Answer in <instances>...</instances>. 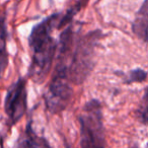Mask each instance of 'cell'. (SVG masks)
Listing matches in <instances>:
<instances>
[{
  "label": "cell",
  "mask_w": 148,
  "mask_h": 148,
  "mask_svg": "<svg viewBox=\"0 0 148 148\" xmlns=\"http://www.w3.org/2000/svg\"><path fill=\"white\" fill-rule=\"evenodd\" d=\"M137 117L142 124L148 125V86L144 90L141 103L137 110Z\"/></svg>",
  "instance_id": "cell-9"
},
{
  "label": "cell",
  "mask_w": 148,
  "mask_h": 148,
  "mask_svg": "<svg viewBox=\"0 0 148 148\" xmlns=\"http://www.w3.org/2000/svg\"><path fill=\"white\" fill-rule=\"evenodd\" d=\"M148 77V72L141 68H136L127 74L124 78V82L126 84H131V83H141L145 81Z\"/></svg>",
  "instance_id": "cell-8"
},
{
  "label": "cell",
  "mask_w": 148,
  "mask_h": 148,
  "mask_svg": "<svg viewBox=\"0 0 148 148\" xmlns=\"http://www.w3.org/2000/svg\"><path fill=\"white\" fill-rule=\"evenodd\" d=\"M101 36V31H93L75 40L70 55V77L72 84L82 83L90 73L93 67V52Z\"/></svg>",
  "instance_id": "cell-3"
},
{
  "label": "cell",
  "mask_w": 148,
  "mask_h": 148,
  "mask_svg": "<svg viewBox=\"0 0 148 148\" xmlns=\"http://www.w3.org/2000/svg\"><path fill=\"white\" fill-rule=\"evenodd\" d=\"M6 18H5V15H3L0 18V78L3 76V74L8 66V53L6 50Z\"/></svg>",
  "instance_id": "cell-7"
},
{
  "label": "cell",
  "mask_w": 148,
  "mask_h": 148,
  "mask_svg": "<svg viewBox=\"0 0 148 148\" xmlns=\"http://www.w3.org/2000/svg\"><path fill=\"white\" fill-rule=\"evenodd\" d=\"M62 15L54 13L32 29L29 37V46L32 51V62L29 76L36 83L46 80L52 64L57 55L58 41L52 36V32L59 29Z\"/></svg>",
  "instance_id": "cell-1"
},
{
  "label": "cell",
  "mask_w": 148,
  "mask_h": 148,
  "mask_svg": "<svg viewBox=\"0 0 148 148\" xmlns=\"http://www.w3.org/2000/svg\"><path fill=\"white\" fill-rule=\"evenodd\" d=\"M27 109V81L18 78L8 88L4 101V111L8 119L9 126H13L23 117Z\"/></svg>",
  "instance_id": "cell-4"
},
{
  "label": "cell",
  "mask_w": 148,
  "mask_h": 148,
  "mask_svg": "<svg viewBox=\"0 0 148 148\" xmlns=\"http://www.w3.org/2000/svg\"><path fill=\"white\" fill-rule=\"evenodd\" d=\"M80 148H106L103 109L97 99L85 103L79 115Z\"/></svg>",
  "instance_id": "cell-2"
},
{
  "label": "cell",
  "mask_w": 148,
  "mask_h": 148,
  "mask_svg": "<svg viewBox=\"0 0 148 148\" xmlns=\"http://www.w3.org/2000/svg\"><path fill=\"white\" fill-rule=\"evenodd\" d=\"M131 29L140 41L148 44V0H144L136 12Z\"/></svg>",
  "instance_id": "cell-5"
},
{
  "label": "cell",
  "mask_w": 148,
  "mask_h": 148,
  "mask_svg": "<svg viewBox=\"0 0 148 148\" xmlns=\"http://www.w3.org/2000/svg\"><path fill=\"white\" fill-rule=\"evenodd\" d=\"M1 148H4V147H3V145H2V144H1Z\"/></svg>",
  "instance_id": "cell-10"
},
{
  "label": "cell",
  "mask_w": 148,
  "mask_h": 148,
  "mask_svg": "<svg viewBox=\"0 0 148 148\" xmlns=\"http://www.w3.org/2000/svg\"><path fill=\"white\" fill-rule=\"evenodd\" d=\"M16 148H52L48 140L34 131L33 123H27L25 131L17 140Z\"/></svg>",
  "instance_id": "cell-6"
}]
</instances>
